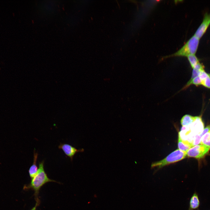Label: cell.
Here are the masks:
<instances>
[{"label": "cell", "instance_id": "obj_9", "mask_svg": "<svg viewBox=\"0 0 210 210\" xmlns=\"http://www.w3.org/2000/svg\"><path fill=\"white\" fill-rule=\"evenodd\" d=\"M178 149L186 153L193 146L192 144L188 141L182 139L179 133L178 135Z\"/></svg>", "mask_w": 210, "mask_h": 210}, {"label": "cell", "instance_id": "obj_18", "mask_svg": "<svg viewBox=\"0 0 210 210\" xmlns=\"http://www.w3.org/2000/svg\"><path fill=\"white\" fill-rule=\"evenodd\" d=\"M204 67L203 64L199 62L193 69H194L201 72L204 71Z\"/></svg>", "mask_w": 210, "mask_h": 210}, {"label": "cell", "instance_id": "obj_12", "mask_svg": "<svg viewBox=\"0 0 210 210\" xmlns=\"http://www.w3.org/2000/svg\"><path fill=\"white\" fill-rule=\"evenodd\" d=\"M200 144L206 146L210 148V130L202 137Z\"/></svg>", "mask_w": 210, "mask_h": 210}, {"label": "cell", "instance_id": "obj_16", "mask_svg": "<svg viewBox=\"0 0 210 210\" xmlns=\"http://www.w3.org/2000/svg\"><path fill=\"white\" fill-rule=\"evenodd\" d=\"M201 85L210 89V76L202 80Z\"/></svg>", "mask_w": 210, "mask_h": 210}, {"label": "cell", "instance_id": "obj_4", "mask_svg": "<svg viewBox=\"0 0 210 210\" xmlns=\"http://www.w3.org/2000/svg\"><path fill=\"white\" fill-rule=\"evenodd\" d=\"M210 148L202 144H199L190 148L186 152V155L189 157L197 159L203 158L209 152Z\"/></svg>", "mask_w": 210, "mask_h": 210}, {"label": "cell", "instance_id": "obj_13", "mask_svg": "<svg viewBox=\"0 0 210 210\" xmlns=\"http://www.w3.org/2000/svg\"><path fill=\"white\" fill-rule=\"evenodd\" d=\"M201 72V71H200L196 70L194 69H193L191 78L181 90H184L189 87L190 86V84L192 81L196 77L199 76Z\"/></svg>", "mask_w": 210, "mask_h": 210}, {"label": "cell", "instance_id": "obj_17", "mask_svg": "<svg viewBox=\"0 0 210 210\" xmlns=\"http://www.w3.org/2000/svg\"><path fill=\"white\" fill-rule=\"evenodd\" d=\"M199 76L202 81L208 77L210 76V74L207 73L204 71L201 72Z\"/></svg>", "mask_w": 210, "mask_h": 210}, {"label": "cell", "instance_id": "obj_1", "mask_svg": "<svg viewBox=\"0 0 210 210\" xmlns=\"http://www.w3.org/2000/svg\"><path fill=\"white\" fill-rule=\"evenodd\" d=\"M44 161L39 162L38 172L32 178L30 183L24 186V189H32L34 192L35 199L38 197L39 191L41 187L46 183L50 182H56L50 179L45 172L44 168Z\"/></svg>", "mask_w": 210, "mask_h": 210}, {"label": "cell", "instance_id": "obj_3", "mask_svg": "<svg viewBox=\"0 0 210 210\" xmlns=\"http://www.w3.org/2000/svg\"><path fill=\"white\" fill-rule=\"evenodd\" d=\"M186 156V153L177 149L162 160L152 163L151 167L160 168L167 165L181 160L185 158Z\"/></svg>", "mask_w": 210, "mask_h": 210}, {"label": "cell", "instance_id": "obj_19", "mask_svg": "<svg viewBox=\"0 0 210 210\" xmlns=\"http://www.w3.org/2000/svg\"><path fill=\"white\" fill-rule=\"evenodd\" d=\"M36 203L35 206L31 210H36V207L39 205L40 203V200L38 198L36 199Z\"/></svg>", "mask_w": 210, "mask_h": 210}, {"label": "cell", "instance_id": "obj_5", "mask_svg": "<svg viewBox=\"0 0 210 210\" xmlns=\"http://www.w3.org/2000/svg\"><path fill=\"white\" fill-rule=\"evenodd\" d=\"M210 25V13H206L203 21L194 34V36L200 39L206 32Z\"/></svg>", "mask_w": 210, "mask_h": 210}, {"label": "cell", "instance_id": "obj_15", "mask_svg": "<svg viewBox=\"0 0 210 210\" xmlns=\"http://www.w3.org/2000/svg\"><path fill=\"white\" fill-rule=\"evenodd\" d=\"M202 80L198 76L194 78L190 83L189 86L193 84L197 86L201 85Z\"/></svg>", "mask_w": 210, "mask_h": 210}, {"label": "cell", "instance_id": "obj_11", "mask_svg": "<svg viewBox=\"0 0 210 210\" xmlns=\"http://www.w3.org/2000/svg\"><path fill=\"white\" fill-rule=\"evenodd\" d=\"M196 116H193L189 115H186L181 118V125L186 126L191 124L195 120Z\"/></svg>", "mask_w": 210, "mask_h": 210}, {"label": "cell", "instance_id": "obj_8", "mask_svg": "<svg viewBox=\"0 0 210 210\" xmlns=\"http://www.w3.org/2000/svg\"><path fill=\"white\" fill-rule=\"evenodd\" d=\"M200 201L198 193L195 191L191 197L189 202V206L188 210H199Z\"/></svg>", "mask_w": 210, "mask_h": 210}, {"label": "cell", "instance_id": "obj_14", "mask_svg": "<svg viewBox=\"0 0 210 210\" xmlns=\"http://www.w3.org/2000/svg\"><path fill=\"white\" fill-rule=\"evenodd\" d=\"M187 57L192 69L198 63L200 62L198 58L195 55H190Z\"/></svg>", "mask_w": 210, "mask_h": 210}, {"label": "cell", "instance_id": "obj_7", "mask_svg": "<svg viewBox=\"0 0 210 210\" xmlns=\"http://www.w3.org/2000/svg\"><path fill=\"white\" fill-rule=\"evenodd\" d=\"M192 128L193 137L200 134L204 129V124L200 116H196L194 122L189 125Z\"/></svg>", "mask_w": 210, "mask_h": 210}, {"label": "cell", "instance_id": "obj_10", "mask_svg": "<svg viewBox=\"0 0 210 210\" xmlns=\"http://www.w3.org/2000/svg\"><path fill=\"white\" fill-rule=\"evenodd\" d=\"M34 150V160L33 163L30 167L29 170V176L31 178H33L37 173L38 168L36 165V161L37 159L38 154L37 153H36Z\"/></svg>", "mask_w": 210, "mask_h": 210}, {"label": "cell", "instance_id": "obj_6", "mask_svg": "<svg viewBox=\"0 0 210 210\" xmlns=\"http://www.w3.org/2000/svg\"><path fill=\"white\" fill-rule=\"evenodd\" d=\"M58 148L63 150L65 154L71 158V161H73V158L76 153L83 152L84 151L83 148L77 149L70 145L66 144L61 143L59 146Z\"/></svg>", "mask_w": 210, "mask_h": 210}, {"label": "cell", "instance_id": "obj_2", "mask_svg": "<svg viewBox=\"0 0 210 210\" xmlns=\"http://www.w3.org/2000/svg\"><path fill=\"white\" fill-rule=\"evenodd\" d=\"M200 39L193 35L178 51L175 53L163 57L162 59L175 56H186L195 55L199 43Z\"/></svg>", "mask_w": 210, "mask_h": 210}]
</instances>
